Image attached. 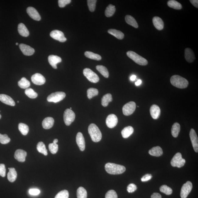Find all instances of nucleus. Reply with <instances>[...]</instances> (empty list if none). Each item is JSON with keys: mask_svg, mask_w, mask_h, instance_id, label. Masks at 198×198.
I'll return each instance as SVG.
<instances>
[{"mask_svg": "<svg viewBox=\"0 0 198 198\" xmlns=\"http://www.w3.org/2000/svg\"><path fill=\"white\" fill-rule=\"evenodd\" d=\"M127 55L130 58L134 61L138 65L142 66L147 65L148 64L147 60L143 57L140 56L133 51H128Z\"/></svg>", "mask_w": 198, "mask_h": 198, "instance_id": "4", "label": "nucleus"}, {"mask_svg": "<svg viewBox=\"0 0 198 198\" xmlns=\"http://www.w3.org/2000/svg\"><path fill=\"white\" fill-rule=\"evenodd\" d=\"M180 131V125L178 123H175L173 125L171 128V134L174 138L178 136Z\"/></svg>", "mask_w": 198, "mask_h": 198, "instance_id": "31", "label": "nucleus"}, {"mask_svg": "<svg viewBox=\"0 0 198 198\" xmlns=\"http://www.w3.org/2000/svg\"><path fill=\"white\" fill-rule=\"evenodd\" d=\"M83 74L89 81L93 83L99 82V78L96 73L90 69L86 68L83 70Z\"/></svg>", "mask_w": 198, "mask_h": 198, "instance_id": "6", "label": "nucleus"}, {"mask_svg": "<svg viewBox=\"0 0 198 198\" xmlns=\"http://www.w3.org/2000/svg\"><path fill=\"white\" fill-rule=\"evenodd\" d=\"M99 94V91L97 89L91 88L89 89L87 91V97L89 99H92V97L97 96Z\"/></svg>", "mask_w": 198, "mask_h": 198, "instance_id": "42", "label": "nucleus"}, {"mask_svg": "<svg viewBox=\"0 0 198 198\" xmlns=\"http://www.w3.org/2000/svg\"><path fill=\"white\" fill-rule=\"evenodd\" d=\"M70 109H72V108H70Z\"/></svg>", "mask_w": 198, "mask_h": 198, "instance_id": "63", "label": "nucleus"}, {"mask_svg": "<svg viewBox=\"0 0 198 198\" xmlns=\"http://www.w3.org/2000/svg\"><path fill=\"white\" fill-rule=\"evenodd\" d=\"M190 2L196 8H198V0H190Z\"/></svg>", "mask_w": 198, "mask_h": 198, "instance_id": "55", "label": "nucleus"}, {"mask_svg": "<svg viewBox=\"0 0 198 198\" xmlns=\"http://www.w3.org/2000/svg\"><path fill=\"white\" fill-rule=\"evenodd\" d=\"M170 82L173 86L179 89L186 88L189 85L188 82L186 78L178 75L171 77Z\"/></svg>", "mask_w": 198, "mask_h": 198, "instance_id": "2", "label": "nucleus"}, {"mask_svg": "<svg viewBox=\"0 0 198 198\" xmlns=\"http://www.w3.org/2000/svg\"><path fill=\"white\" fill-rule=\"evenodd\" d=\"M149 153L151 156L159 157L163 155V151L161 147L157 146L150 150Z\"/></svg>", "mask_w": 198, "mask_h": 198, "instance_id": "26", "label": "nucleus"}, {"mask_svg": "<svg viewBox=\"0 0 198 198\" xmlns=\"http://www.w3.org/2000/svg\"><path fill=\"white\" fill-rule=\"evenodd\" d=\"M1 117H2V116L1 115V114H0V119H1Z\"/></svg>", "mask_w": 198, "mask_h": 198, "instance_id": "60", "label": "nucleus"}, {"mask_svg": "<svg viewBox=\"0 0 198 198\" xmlns=\"http://www.w3.org/2000/svg\"><path fill=\"white\" fill-rule=\"evenodd\" d=\"M18 44H19L18 43H16V45H18Z\"/></svg>", "mask_w": 198, "mask_h": 198, "instance_id": "59", "label": "nucleus"}, {"mask_svg": "<svg viewBox=\"0 0 198 198\" xmlns=\"http://www.w3.org/2000/svg\"><path fill=\"white\" fill-rule=\"evenodd\" d=\"M58 142V140L57 139H55L54 141H53V143L55 144H57V143Z\"/></svg>", "mask_w": 198, "mask_h": 198, "instance_id": "58", "label": "nucleus"}, {"mask_svg": "<svg viewBox=\"0 0 198 198\" xmlns=\"http://www.w3.org/2000/svg\"><path fill=\"white\" fill-rule=\"evenodd\" d=\"M186 160L182 158L181 153H177L174 155L171 162V165L173 167L181 168L185 165Z\"/></svg>", "mask_w": 198, "mask_h": 198, "instance_id": "5", "label": "nucleus"}, {"mask_svg": "<svg viewBox=\"0 0 198 198\" xmlns=\"http://www.w3.org/2000/svg\"><path fill=\"white\" fill-rule=\"evenodd\" d=\"M190 137L193 147L196 152H198V139L195 130L191 129L190 132Z\"/></svg>", "mask_w": 198, "mask_h": 198, "instance_id": "13", "label": "nucleus"}, {"mask_svg": "<svg viewBox=\"0 0 198 198\" xmlns=\"http://www.w3.org/2000/svg\"><path fill=\"white\" fill-rule=\"evenodd\" d=\"M136 105L134 102L131 101L126 103L123 108V112L125 116H130L134 112Z\"/></svg>", "mask_w": 198, "mask_h": 198, "instance_id": "9", "label": "nucleus"}, {"mask_svg": "<svg viewBox=\"0 0 198 198\" xmlns=\"http://www.w3.org/2000/svg\"><path fill=\"white\" fill-rule=\"evenodd\" d=\"M105 169L108 174L112 175L122 174L126 170V168L124 166L110 163L106 164Z\"/></svg>", "mask_w": 198, "mask_h": 198, "instance_id": "1", "label": "nucleus"}, {"mask_svg": "<svg viewBox=\"0 0 198 198\" xmlns=\"http://www.w3.org/2000/svg\"><path fill=\"white\" fill-rule=\"evenodd\" d=\"M105 198H117V195L115 190H110L107 192Z\"/></svg>", "mask_w": 198, "mask_h": 198, "instance_id": "48", "label": "nucleus"}, {"mask_svg": "<svg viewBox=\"0 0 198 198\" xmlns=\"http://www.w3.org/2000/svg\"><path fill=\"white\" fill-rule=\"evenodd\" d=\"M185 56L187 61L189 63L193 62L195 59L193 51L191 49L189 48H186L185 50Z\"/></svg>", "mask_w": 198, "mask_h": 198, "instance_id": "23", "label": "nucleus"}, {"mask_svg": "<svg viewBox=\"0 0 198 198\" xmlns=\"http://www.w3.org/2000/svg\"><path fill=\"white\" fill-rule=\"evenodd\" d=\"M8 169H10V168H9Z\"/></svg>", "mask_w": 198, "mask_h": 198, "instance_id": "62", "label": "nucleus"}, {"mask_svg": "<svg viewBox=\"0 0 198 198\" xmlns=\"http://www.w3.org/2000/svg\"><path fill=\"white\" fill-rule=\"evenodd\" d=\"M125 21L128 24L133 27L137 28L138 27V23L134 18L130 15H127L125 17Z\"/></svg>", "mask_w": 198, "mask_h": 198, "instance_id": "30", "label": "nucleus"}, {"mask_svg": "<svg viewBox=\"0 0 198 198\" xmlns=\"http://www.w3.org/2000/svg\"><path fill=\"white\" fill-rule=\"evenodd\" d=\"M151 115L153 119H157L159 117L161 113V110L159 106L156 105H153L151 106L150 110Z\"/></svg>", "mask_w": 198, "mask_h": 198, "instance_id": "20", "label": "nucleus"}, {"mask_svg": "<svg viewBox=\"0 0 198 198\" xmlns=\"http://www.w3.org/2000/svg\"><path fill=\"white\" fill-rule=\"evenodd\" d=\"M75 118V114L70 109H67L64 112V119L66 125L69 126L74 122Z\"/></svg>", "mask_w": 198, "mask_h": 198, "instance_id": "8", "label": "nucleus"}, {"mask_svg": "<svg viewBox=\"0 0 198 198\" xmlns=\"http://www.w3.org/2000/svg\"><path fill=\"white\" fill-rule=\"evenodd\" d=\"M31 81L36 85H42L45 83L46 79L42 75L36 73L32 76Z\"/></svg>", "mask_w": 198, "mask_h": 198, "instance_id": "12", "label": "nucleus"}, {"mask_svg": "<svg viewBox=\"0 0 198 198\" xmlns=\"http://www.w3.org/2000/svg\"><path fill=\"white\" fill-rule=\"evenodd\" d=\"M50 36L52 38L61 42H65L67 40L64 33L59 30H55L52 31L50 33Z\"/></svg>", "mask_w": 198, "mask_h": 198, "instance_id": "11", "label": "nucleus"}, {"mask_svg": "<svg viewBox=\"0 0 198 198\" xmlns=\"http://www.w3.org/2000/svg\"><path fill=\"white\" fill-rule=\"evenodd\" d=\"M152 21L155 27L157 30H162L163 29L164 22L163 20L160 17H155L153 18Z\"/></svg>", "mask_w": 198, "mask_h": 198, "instance_id": "24", "label": "nucleus"}, {"mask_svg": "<svg viewBox=\"0 0 198 198\" xmlns=\"http://www.w3.org/2000/svg\"><path fill=\"white\" fill-rule=\"evenodd\" d=\"M88 131L89 134L93 142H97L101 140L102 133L98 127L94 124H91L89 127Z\"/></svg>", "mask_w": 198, "mask_h": 198, "instance_id": "3", "label": "nucleus"}, {"mask_svg": "<svg viewBox=\"0 0 198 198\" xmlns=\"http://www.w3.org/2000/svg\"><path fill=\"white\" fill-rule=\"evenodd\" d=\"M27 153L23 149H19L16 151L14 157L16 160L20 162H24L26 160Z\"/></svg>", "mask_w": 198, "mask_h": 198, "instance_id": "17", "label": "nucleus"}, {"mask_svg": "<svg viewBox=\"0 0 198 198\" xmlns=\"http://www.w3.org/2000/svg\"><path fill=\"white\" fill-rule=\"evenodd\" d=\"M76 141L80 150L83 151L85 149V142L84 137L82 134L81 132H78L77 134Z\"/></svg>", "mask_w": 198, "mask_h": 198, "instance_id": "18", "label": "nucleus"}, {"mask_svg": "<svg viewBox=\"0 0 198 198\" xmlns=\"http://www.w3.org/2000/svg\"><path fill=\"white\" fill-rule=\"evenodd\" d=\"M49 150L51 153L53 154H55L57 152L58 149V144L53 143H51L49 144Z\"/></svg>", "mask_w": 198, "mask_h": 198, "instance_id": "46", "label": "nucleus"}, {"mask_svg": "<svg viewBox=\"0 0 198 198\" xmlns=\"http://www.w3.org/2000/svg\"><path fill=\"white\" fill-rule=\"evenodd\" d=\"M29 193L31 195L36 196L38 195L40 193V190L36 189H30L29 190Z\"/></svg>", "mask_w": 198, "mask_h": 198, "instance_id": "53", "label": "nucleus"}, {"mask_svg": "<svg viewBox=\"0 0 198 198\" xmlns=\"http://www.w3.org/2000/svg\"><path fill=\"white\" fill-rule=\"evenodd\" d=\"M152 178V176L151 174H147L144 175L143 177L141 178L142 182H147L149 181L150 180H151V178Z\"/></svg>", "mask_w": 198, "mask_h": 198, "instance_id": "52", "label": "nucleus"}, {"mask_svg": "<svg viewBox=\"0 0 198 198\" xmlns=\"http://www.w3.org/2000/svg\"><path fill=\"white\" fill-rule=\"evenodd\" d=\"M18 30L19 34L23 37H28L30 35L27 28L23 23H20L19 24Z\"/></svg>", "mask_w": 198, "mask_h": 198, "instance_id": "25", "label": "nucleus"}, {"mask_svg": "<svg viewBox=\"0 0 198 198\" xmlns=\"http://www.w3.org/2000/svg\"><path fill=\"white\" fill-rule=\"evenodd\" d=\"M168 6L171 8L176 10H180L182 8V6L181 3L174 0H170L167 3Z\"/></svg>", "mask_w": 198, "mask_h": 198, "instance_id": "36", "label": "nucleus"}, {"mask_svg": "<svg viewBox=\"0 0 198 198\" xmlns=\"http://www.w3.org/2000/svg\"><path fill=\"white\" fill-rule=\"evenodd\" d=\"M69 192L67 190H64L59 192L55 196V198H68Z\"/></svg>", "mask_w": 198, "mask_h": 198, "instance_id": "45", "label": "nucleus"}, {"mask_svg": "<svg viewBox=\"0 0 198 198\" xmlns=\"http://www.w3.org/2000/svg\"><path fill=\"white\" fill-rule=\"evenodd\" d=\"M137 187L136 185L134 183L130 184L127 187V190L129 193L134 192L137 189Z\"/></svg>", "mask_w": 198, "mask_h": 198, "instance_id": "49", "label": "nucleus"}, {"mask_svg": "<svg viewBox=\"0 0 198 198\" xmlns=\"http://www.w3.org/2000/svg\"><path fill=\"white\" fill-rule=\"evenodd\" d=\"M96 69L104 77L108 78L109 76L108 71L106 67L103 65H97Z\"/></svg>", "mask_w": 198, "mask_h": 198, "instance_id": "38", "label": "nucleus"}, {"mask_svg": "<svg viewBox=\"0 0 198 198\" xmlns=\"http://www.w3.org/2000/svg\"><path fill=\"white\" fill-rule=\"evenodd\" d=\"M136 76L135 75H133L131 76V77H130V80L132 81H134L136 79Z\"/></svg>", "mask_w": 198, "mask_h": 198, "instance_id": "57", "label": "nucleus"}, {"mask_svg": "<svg viewBox=\"0 0 198 198\" xmlns=\"http://www.w3.org/2000/svg\"><path fill=\"white\" fill-rule=\"evenodd\" d=\"M85 55L87 58H90L91 59L99 61L101 60L102 59L100 55L95 54V53L91 51H85Z\"/></svg>", "mask_w": 198, "mask_h": 198, "instance_id": "35", "label": "nucleus"}, {"mask_svg": "<svg viewBox=\"0 0 198 198\" xmlns=\"http://www.w3.org/2000/svg\"><path fill=\"white\" fill-rule=\"evenodd\" d=\"M19 129L21 133L24 135H27L29 131V127L23 123H20L19 124Z\"/></svg>", "mask_w": 198, "mask_h": 198, "instance_id": "40", "label": "nucleus"}, {"mask_svg": "<svg viewBox=\"0 0 198 198\" xmlns=\"http://www.w3.org/2000/svg\"><path fill=\"white\" fill-rule=\"evenodd\" d=\"M193 188V185L191 182L187 181L186 183L184 184L182 187L181 194V198H186L191 192Z\"/></svg>", "mask_w": 198, "mask_h": 198, "instance_id": "10", "label": "nucleus"}, {"mask_svg": "<svg viewBox=\"0 0 198 198\" xmlns=\"http://www.w3.org/2000/svg\"><path fill=\"white\" fill-rule=\"evenodd\" d=\"M19 101H17V102H18V103H19Z\"/></svg>", "mask_w": 198, "mask_h": 198, "instance_id": "61", "label": "nucleus"}, {"mask_svg": "<svg viewBox=\"0 0 198 198\" xmlns=\"http://www.w3.org/2000/svg\"><path fill=\"white\" fill-rule=\"evenodd\" d=\"M66 96L65 92H57L52 93L48 96L47 100L49 102L57 103L62 100Z\"/></svg>", "mask_w": 198, "mask_h": 198, "instance_id": "7", "label": "nucleus"}, {"mask_svg": "<svg viewBox=\"0 0 198 198\" xmlns=\"http://www.w3.org/2000/svg\"><path fill=\"white\" fill-rule=\"evenodd\" d=\"M116 11V8L115 6L110 4L107 7L105 11V15L107 17H112L115 13Z\"/></svg>", "mask_w": 198, "mask_h": 198, "instance_id": "33", "label": "nucleus"}, {"mask_svg": "<svg viewBox=\"0 0 198 198\" xmlns=\"http://www.w3.org/2000/svg\"><path fill=\"white\" fill-rule=\"evenodd\" d=\"M10 141V139L7 134L2 135L0 134V143L3 144H6Z\"/></svg>", "mask_w": 198, "mask_h": 198, "instance_id": "47", "label": "nucleus"}, {"mask_svg": "<svg viewBox=\"0 0 198 198\" xmlns=\"http://www.w3.org/2000/svg\"><path fill=\"white\" fill-rule=\"evenodd\" d=\"M142 83V81L140 79H139L138 80V81L136 82L135 83V85H137V86H138V85H140Z\"/></svg>", "mask_w": 198, "mask_h": 198, "instance_id": "56", "label": "nucleus"}, {"mask_svg": "<svg viewBox=\"0 0 198 198\" xmlns=\"http://www.w3.org/2000/svg\"><path fill=\"white\" fill-rule=\"evenodd\" d=\"M54 120L53 118L47 117L43 121L42 124L43 127L45 129H49L53 127L54 125Z\"/></svg>", "mask_w": 198, "mask_h": 198, "instance_id": "22", "label": "nucleus"}, {"mask_svg": "<svg viewBox=\"0 0 198 198\" xmlns=\"http://www.w3.org/2000/svg\"><path fill=\"white\" fill-rule=\"evenodd\" d=\"M134 131V130L133 128L131 126H129L125 127L122 130L121 133L123 138H127L133 134Z\"/></svg>", "mask_w": 198, "mask_h": 198, "instance_id": "27", "label": "nucleus"}, {"mask_svg": "<svg viewBox=\"0 0 198 198\" xmlns=\"http://www.w3.org/2000/svg\"><path fill=\"white\" fill-rule=\"evenodd\" d=\"M78 198H87V194L86 190L82 187H80L77 191Z\"/></svg>", "mask_w": 198, "mask_h": 198, "instance_id": "39", "label": "nucleus"}, {"mask_svg": "<svg viewBox=\"0 0 198 198\" xmlns=\"http://www.w3.org/2000/svg\"><path fill=\"white\" fill-rule=\"evenodd\" d=\"M112 101V96L110 94H107L103 96L101 100V104L104 107L108 106L109 103Z\"/></svg>", "mask_w": 198, "mask_h": 198, "instance_id": "32", "label": "nucleus"}, {"mask_svg": "<svg viewBox=\"0 0 198 198\" xmlns=\"http://www.w3.org/2000/svg\"><path fill=\"white\" fill-rule=\"evenodd\" d=\"M36 148L39 153H42L45 156H47V151L43 142H39L37 144Z\"/></svg>", "mask_w": 198, "mask_h": 198, "instance_id": "34", "label": "nucleus"}, {"mask_svg": "<svg viewBox=\"0 0 198 198\" xmlns=\"http://www.w3.org/2000/svg\"><path fill=\"white\" fill-rule=\"evenodd\" d=\"M26 12L34 20L38 21L40 20V16L35 8L32 7H28L26 10Z\"/></svg>", "mask_w": 198, "mask_h": 198, "instance_id": "16", "label": "nucleus"}, {"mask_svg": "<svg viewBox=\"0 0 198 198\" xmlns=\"http://www.w3.org/2000/svg\"><path fill=\"white\" fill-rule=\"evenodd\" d=\"M160 192L167 195H171L172 193V189L167 186L166 185H162L160 187Z\"/></svg>", "mask_w": 198, "mask_h": 198, "instance_id": "43", "label": "nucleus"}, {"mask_svg": "<svg viewBox=\"0 0 198 198\" xmlns=\"http://www.w3.org/2000/svg\"><path fill=\"white\" fill-rule=\"evenodd\" d=\"M19 47L23 54L26 56H31L35 53V50L33 48L26 44H20Z\"/></svg>", "mask_w": 198, "mask_h": 198, "instance_id": "15", "label": "nucleus"}, {"mask_svg": "<svg viewBox=\"0 0 198 198\" xmlns=\"http://www.w3.org/2000/svg\"><path fill=\"white\" fill-rule=\"evenodd\" d=\"M17 173L14 168H11L8 174V179L11 182H15L17 178Z\"/></svg>", "mask_w": 198, "mask_h": 198, "instance_id": "28", "label": "nucleus"}, {"mask_svg": "<svg viewBox=\"0 0 198 198\" xmlns=\"http://www.w3.org/2000/svg\"><path fill=\"white\" fill-rule=\"evenodd\" d=\"M106 124L109 128H112L117 125L118 119L116 116L114 114H110L108 116L106 119Z\"/></svg>", "mask_w": 198, "mask_h": 198, "instance_id": "14", "label": "nucleus"}, {"mask_svg": "<svg viewBox=\"0 0 198 198\" xmlns=\"http://www.w3.org/2000/svg\"><path fill=\"white\" fill-rule=\"evenodd\" d=\"M108 33L119 39H122L124 37V33L122 32L115 29H110Z\"/></svg>", "mask_w": 198, "mask_h": 198, "instance_id": "29", "label": "nucleus"}, {"mask_svg": "<svg viewBox=\"0 0 198 198\" xmlns=\"http://www.w3.org/2000/svg\"><path fill=\"white\" fill-rule=\"evenodd\" d=\"M6 169L4 164H0V176L3 177L6 176Z\"/></svg>", "mask_w": 198, "mask_h": 198, "instance_id": "51", "label": "nucleus"}, {"mask_svg": "<svg viewBox=\"0 0 198 198\" xmlns=\"http://www.w3.org/2000/svg\"><path fill=\"white\" fill-rule=\"evenodd\" d=\"M97 1L96 0H88L87 1V4L89 10L91 12H93L95 11L96 3H97Z\"/></svg>", "mask_w": 198, "mask_h": 198, "instance_id": "44", "label": "nucleus"}, {"mask_svg": "<svg viewBox=\"0 0 198 198\" xmlns=\"http://www.w3.org/2000/svg\"><path fill=\"white\" fill-rule=\"evenodd\" d=\"M30 82L26 78H23L18 82L19 86L23 89H26L30 86Z\"/></svg>", "mask_w": 198, "mask_h": 198, "instance_id": "37", "label": "nucleus"}, {"mask_svg": "<svg viewBox=\"0 0 198 198\" xmlns=\"http://www.w3.org/2000/svg\"><path fill=\"white\" fill-rule=\"evenodd\" d=\"M25 94L30 99H34L37 97V94L33 89L31 88L26 89L25 90Z\"/></svg>", "mask_w": 198, "mask_h": 198, "instance_id": "41", "label": "nucleus"}, {"mask_svg": "<svg viewBox=\"0 0 198 198\" xmlns=\"http://www.w3.org/2000/svg\"><path fill=\"white\" fill-rule=\"evenodd\" d=\"M71 2V0H59L58 1L59 6L61 8H64L66 5L69 4Z\"/></svg>", "mask_w": 198, "mask_h": 198, "instance_id": "50", "label": "nucleus"}, {"mask_svg": "<svg viewBox=\"0 0 198 198\" xmlns=\"http://www.w3.org/2000/svg\"><path fill=\"white\" fill-rule=\"evenodd\" d=\"M48 61L53 68L56 69L57 68V64L61 62L62 59L56 55H51L48 57Z\"/></svg>", "mask_w": 198, "mask_h": 198, "instance_id": "19", "label": "nucleus"}, {"mask_svg": "<svg viewBox=\"0 0 198 198\" xmlns=\"http://www.w3.org/2000/svg\"><path fill=\"white\" fill-rule=\"evenodd\" d=\"M151 198H162V197L159 193H154L151 195Z\"/></svg>", "mask_w": 198, "mask_h": 198, "instance_id": "54", "label": "nucleus"}, {"mask_svg": "<svg viewBox=\"0 0 198 198\" xmlns=\"http://www.w3.org/2000/svg\"><path fill=\"white\" fill-rule=\"evenodd\" d=\"M0 101L6 105L11 106H15V102L13 99L10 96L4 94H0Z\"/></svg>", "mask_w": 198, "mask_h": 198, "instance_id": "21", "label": "nucleus"}]
</instances>
